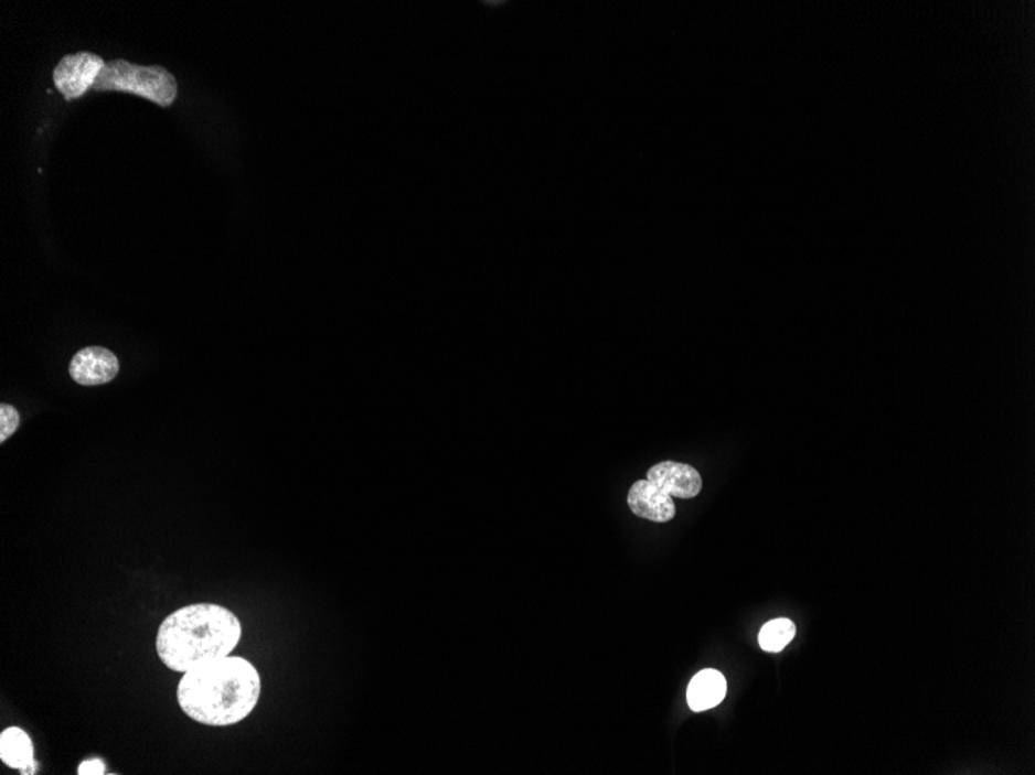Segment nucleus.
Returning <instances> with one entry per match:
<instances>
[{
	"mask_svg": "<svg viewBox=\"0 0 1035 775\" xmlns=\"http://www.w3.org/2000/svg\"><path fill=\"white\" fill-rule=\"evenodd\" d=\"M260 692L263 680L255 664L230 655L183 674L178 703L195 723L227 728L252 715Z\"/></svg>",
	"mask_w": 1035,
	"mask_h": 775,
	"instance_id": "f257e3e1",
	"label": "nucleus"
},
{
	"mask_svg": "<svg viewBox=\"0 0 1035 775\" xmlns=\"http://www.w3.org/2000/svg\"><path fill=\"white\" fill-rule=\"evenodd\" d=\"M243 632V623L232 610L201 602L164 617L157 632L156 650L168 669L186 674L232 655Z\"/></svg>",
	"mask_w": 1035,
	"mask_h": 775,
	"instance_id": "f03ea898",
	"label": "nucleus"
},
{
	"mask_svg": "<svg viewBox=\"0 0 1035 775\" xmlns=\"http://www.w3.org/2000/svg\"><path fill=\"white\" fill-rule=\"evenodd\" d=\"M92 92H125L141 96L160 107H170L178 98V80L162 65H137L126 60L106 63Z\"/></svg>",
	"mask_w": 1035,
	"mask_h": 775,
	"instance_id": "7ed1b4c3",
	"label": "nucleus"
},
{
	"mask_svg": "<svg viewBox=\"0 0 1035 775\" xmlns=\"http://www.w3.org/2000/svg\"><path fill=\"white\" fill-rule=\"evenodd\" d=\"M105 65V60L95 53L79 52L64 56L53 71L55 87L67 101L79 98L92 90Z\"/></svg>",
	"mask_w": 1035,
	"mask_h": 775,
	"instance_id": "20e7f679",
	"label": "nucleus"
},
{
	"mask_svg": "<svg viewBox=\"0 0 1035 775\" xmlns=\"http://www.w3.org/2000/svg\"><path fill=\"white\" fill-rule=\"evenodd\" d=\"M120 370V363L113 352L103 347L83 348L73 356L68 372L82 386H102L113 381Z\"/></svg>",
	"mask_w": 1035,
	"mask_h": 775,
	"instance_id": "39448f33",
	"label": "nucleus"
},
{
	"mask_svg": "<svg viewBox=\"0 0 1035 775\" xmlns=\"http://www.w3.org/2000/svg\"><path fill=\"white\" fill-rule=\"evenodd\" d=\"M647 480L673 498H695L703 489V477L695 467L685 463L662 462L648 471Z\"/></svg>",
	"mask_w": 1035,
	"mask_h": 775,
	"instance_id": "423d86ee",
	"label": "nucleus"
},
{
	"mask_svg": "<svg viewBox=\"0 0 1035 775\" xmlns=\"http://www.w3.org/2000/svg\"><path fill=\"white\" fill-rule=\"evenodd\" d=\"M628 505L640 519L665 524L676 516V505L672 496L663 493L650 480H639L628 493Z\"/></svg>",
	"mask_w": 1035,
	"mask_h": 775,
	"instance_id": "0eeeda50",
	"label": "nucleus"
},
{
	"mask_svg": "<svg viewBox=\"0 0 1035 775\" xmlns=\"http://www.w3.org/2000/svg\"><path fill=\"white\" fill-rule=\"evenodd\" d=\"M726 692L727 681L723 674L713 669L700 671L689 685L687 701L690 709L695 712H704L716 708L726 697Z\"/></svg>",
	"mask_w": 1035,
	"mask_h": 775,
	"instance_id": "6e6552de",
	"label": "nucleus"
},
{
	"mask_svg": "<svg viewBox=\"0 0 1035 775\" xmlns=\"http://www.w3.org/2000/svg\"><path fill=\"white\" fill-rule=\"evenodd\" d=\"M0 760L13 769L34 765V744L24 729L9 728L0 735Z\"/></svg>",
	"mask_w": 1035,
	"mask_h": 775,
	"instance_id": "1a4fd4ad",
	"label": "nucleus"
},
{
	"mask_svg": "<svg viewBox=\"0 0 1035 775\" xmlns=\"http://www.w3.org/2000/svg\"><path fill=\"white\" fill-rule=\"evenodd\" d=\"M796 632V624L791 620L778 617V620L769 621L768 624L762 625L758 643H760L762 650L778 654L791 643Z\"/></svg>",
	"mask_w": 1035,
	"mask_h": 775,
	"instance_id": "9d476101",
	"label": "nucleus"
},
{
	"mask_svg": "<svg viewBox=\"0 0 1035 775\" xmlns=\"http://www.w3.org/2000/svg\"><path fill=\"white\" fill-rule=\"evenodd\" d=\"M19 424L21 417L18 410L10 405L0 406V443H6L18 431Z\"/></svg>",
	"mask_w": 1035,
	"mask_h": 775,
	"instance_id": "9b49d317",
	"label": "nucleus"
},
{
	"mask_svg": "<svg viewBox=\"0 0 1035 775\" xmlns=\"http://www.w3.org/2000/svg\"><path fill=\"white\" fill-rule=\"evenodd\" d=\"M79 775H103L106 774V765L103 760L90 758L78 766Z\"/></svg>",
	"mask_w": 1035,
	"mask_h": 775,
	"instance_id": "f8f14e48",
	"label": "nucleus"
}]
</instances>
